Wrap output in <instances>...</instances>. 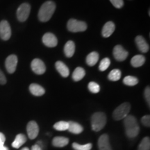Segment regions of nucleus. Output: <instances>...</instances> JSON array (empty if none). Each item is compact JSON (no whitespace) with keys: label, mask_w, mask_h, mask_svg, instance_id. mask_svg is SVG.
<instances>
[{"label":"nucleus","mask_w":150,"mask_h":150,"mask_svg":"<svg viewBox=\"0 0 150 150\" xmlns=\"http://www.w3.org/2000/svg\"><path fill=\"white\" fill-rule=\"evenodd\" d=\"M42 42L48 47H54L57 45L58 40L53 33H47L43 35Z\"/></svg>","instance_id":"obj_12"},{"label":"nucleus","mask_w":150,"mask_h":150,"mask_svg":"<svg viewBox=\"0 0 150 150\" xmlns=\"http://www.w3.org/2000/svg\"><path fill=\"white\" fill-rule=\"evenodd\" d=\"M18 57L14 54L8 56L6 58L5 62V66L8 73L13 74V73L15 72V71L16 70L17 65H18Z\"/></svg>","instance_id":"obj_9"},{"label":"nucleus","mask_w":150,"mask_h":150,"mask_svg":"<svg viewBox=\"0 0 150 150\" xmlns=\"http://www.w3.org/2000/svg\"><path fill=\"white\" fill-rule=\"evenodd\" d=\"M88 89L92 93H98L100 91V87H99V84L95 82L91 81L88 84Z\"/></svg>","instance_id":"obj_31"},{"label":"nucleus","mask_w":150,"mask_h":150,"mask_svg":"<svg viewBox=\"0 0 150 150\" xmlns=\"http://www.w3.org/2000/svg\"><path fill=\"white\" fill-rule=\"evenodd\" d=\"M108 79L112 81H117L121 78V72L118 69H114L110 71L108 76Z\"/></svg>","instance_id":"obj_25"},{"label":"nucleus","mask_w":150,"mask_h":150,"mask_svg":"<svg viewBox=\"0 0 150 150\" xmlns=\"http://www.w3.org/2000/svg\"><path fill=\"white\" fill-rule=\"evenodd\" d=\"M21 150H29V149L28 147H24V148H23V149H21Z\"/></svg>","instance_id":"obj_39"},{"label":"nucleus","mask_w":150,"mask_h":150,"mask_svg":"<svg viewBox=\"0 0 150 150\" xmlns=\"http://www.w3.org/2000/svg\"><path fill=\"white\" fill-rule=\"evenodd\" d=\"M131 110V105L129 103L125 102L117 106L112 112V117L115 120H121L129 115Z\"/></svg>","instance_id":"obj_4"},{"label":"nucleus","mask_w":150,"mask_h":150,"mask_svg":"<svg viewBox=\"0 0 150 150\" xmlns=\"http://www.w3.org/2000/svg\"><path fill=\"white\" fill-rule=\"evenodd\" d=\"M123 83L125 85L129 86H136L138 83V79L136 77L133 76H127L126 77L124 78Z\"/></svg>","instance_id":"obj_26"},{"label":"nucleus","mask_w":150,"mask_h":150,"mask_svg":"<svg viewBox=\"0 0 150 150\" xmlns=\"http://www.w3.org/2000/svg\"><path fill=\"white\" fill-rule=\"evenodd\" d=\"M29 91L35 96H42L45 93V91L42 86L36 83H32L29 86Z\"/></svg>","instance_id":"obj_18"},{"label":"nucleus","mask_w":150,"mask_h":150,"mask_svg":"<svg viewBox=\"0 0 150 150\" xmlns=\"http://www.w3.org/2000/svg\"><path fill=\"white\" fill-rule=\"evenodd\" d=\"M115 29V26L114 23L111 21H109L106 22L104 24V27L102 29V34L103 37L104 38H108L112 34V33L114 32Z\"/></svg>","instance_id":"obj_15"},{"label":"nucleus","mask_w":150,"mask_h":150,"mask_svg":"<svg viewBox=\"0 0 150 150\" xmlns=\"http://www.w3.org/2000/svg\"><path fill=\"white\" fill-rule=\"evenodd\" d=\"M99 150H112L107 134H103L98 140Z\"/></svg>","instance_id":"obj_13"},{"label":"nucleus","mask_w":150,"mask_h":150,"mask_svg":"<svg viewBox=\"0 0 150 150\" xmlns=\"http://www.w3.org/2000/svg\"><path fill=\"white\" fill-rule=\"evenodd\" d=\"M110 59L108 58H104V59L102 60V61L100 62V64L99 65V70L102 71V72L106 70L108 68V67L110 66Z\"/></svg>","instance_id":"obj_30"},{"label":"nucleus","mask_w":150,"mask_h":150,"mask_svg":"<svg viewBox=\"0 0 150 150\" xmlns=\"http://www.w3.org/2000/svg\"><path fill=\"white\" fill-rule=\"evenodd\" d=\"M93 147L91 143H88L86 145H80V144L74 142L72 144V147L74 150H91Z\"/></svg>","instance_id":"obj_29"},{"label":"nucleus","mask_w":150,"mask_h":150,"mask_svg":"<svg viewBox=\"0 0 150 150\" xmlns=\"http://www.w3.org/2000/svg\"><path fill=\"white\" fill-rule=\"evenodd\" d=\"M31 150H42V149H41V147L38 145H35L32 146Z\"/></svg>","instance_id":"obj_37"},{"label":"nucleus","mask_w":150,"mask_h":150,"mask_svg":"<svg viewBox=\"0 0 150 150\" xmlns=\"http://www.w3.org/2000/svg\"><path fill=\"white\" fill-rule=\"evenodd\" d=\"M31 67L33 72L38 75L44 74L46 71V66L44 62L39 59H33L31 62Z\"/></svg>","instance_id":"obj_8"},{"label":"nucleus","mask_w":150,"mask_h":150,"mask_svg":"<svg viewBox=\"0 0 150 150\" xmlns=\"http://www.w3.org/2000/svg\"><path fill=\"white\" fill-rule=\"evenodd\" d=\"M113 56L118 61H123L127 59L129 55L128 52L124 49L121 45H116L113 49Z\"/></svg>","instance_id":"obj_10"},{"label":"nucleus","mask_w":150,"mask_h":150,"mask_svg":"<svg viewBox=\"0 0 150 150\" xmlns=\"http://www.w3.org/2000/svg\"><path fill=\"white\" fill-rule=\"evenodd\" d=\"M67 29L71 32H83L87 29V24L83 21H79L74 19H70L67 22Z\"/></svg>","instance_id":"obj_5"},{"label":"nucleus","mask_w":150,"mask_h":150,"mask_svg":"<svg viewBox=\"0 0 150 150\" xmlns=\"http://www.w3.org/2000/svg\"><path fill=\"white\" fill-rule=\"evenodd\" d=\"M70 132L74 134H79L83 130V127L81 125L78 124L77 122H75L73 121L68 122V129H67Z\"/></svg>","instance_id":"obj_17"},{"label":"nucleus","mask_w":150,"mask_h":150,"mask_svg":"<svg viewBox=\"0 0 150 150\" xmlns=\"http://www.w3.org/2000/svg\"><path fill=\"white\" fill-rule=\"evenodd\" d=\"M75 52L74 42L72 40H69L66 42L64 47V53L67 57L70 58L74 55Z\"/></svg>","instance_id":"obj_19"},{"label":"nucleus","mask_w":150,"mask_h":150,"mask_svg":"<svg viewBox=\"0 0 150 150\" xmlns=\"http://www.w3.org/2000/svg\"><path fill=\"white\" fill-rule=\"evenodd\" d=\"M150 149V139L149 137L144 138L140 142L138 146V150H149Z\"/></svg>","instance_id":"obj_27"},{"label":"nucleus","mask_w":150,"mask_h":150,"mask_svg":"<svg viewBox=\"0 0 150 150\" xmlns=\"http://www.w3.org/2000/svg\"><path fill=\"white\" fill-rule=\"evenodd\" d=\"M110 1L116 8H121L124 6L123 0H110Z\"/></svg>","instance_id":"obj_32"},{"label":"nucleus","mask_w":150,"mask_h":150,"mask_svg":"<svg viewBox=\"0 0 150 150\" xmlns=\"http://www.w3.org/2000/svg\"><path fill=\"white\" fill-rule=\"evenodd\" d=\"M86 75V72L83 68L78 67L75 69L72 74V79L74 81H79Z\"/></svg>","instance_id":"obj_24"},{"label":"nucleus","mask_w":150,"mask_h":150,"mask_svg":"<svg viewBox=\"0 0 150 150\" xmlns=\"http://www.w3.org/2000/svg\"><path fill=\"white\" fill-rule=\"evenodd\" d=\"M135 40H136V45L140 52H142V53H147L149 51V46L143 37L141 36V35H138L136 38Z\"/></svg>","instance_id":"obj_14"},{"label":"nucleus","mask_w":150,"mask_h":150,"mask_svg":"<svg viewBox=\"0 0 150 150\" xmlns=\"http://www.w3.org/2000/svg\"><path fill=\"white\" fill-rule=\"evenodd\" d=\"M0 150H8V149L4 145H0Z\"/></svg>","instance_id":"obj_38"},{"label":"nucleus","mask_w":150,"mask_h":150,"mask_svg":"<svg viewBox=\"0 0 150 150\" xmlns=\"http://www.w3.org/2000/svg\"><path fill=\"white\" fill-rule=\"evenodd\" d=\"M145 97L146 99V102H147L148 106H150V89L149 86H147L145 90Z\"/></svg>","instance_id":"obj_34"},{"label":"nucleus","mask_w":150,"mask_h":150,"mask_svg":"<svg viewBox=\"0 0 150 150\" xmlns=\"http://www.w3.org/2000/svg\"><path fill=\"white\" fill-rule=\"evenodd\" d=\"M99 60V54L96 52H93L90 53L86 57V63L89 66H94L96 65Z\"/></svg>","instance_id":"obj_23"},{"label":"nucleus","mask_w":150,"mask_h":150,"mask_svg":"<svg viewBox=\"0 0 150 150\" xmlns=\"http://www.w3.org/2000/svg\"><path fill=\"white\" fill-rule=\"evenodd\" d=\"M30 11H31V6L27 3L22 4L18 7L17 10V18L20 22H25L29 18Z\"/></svg>","instance_id":"obj_6"},{"label":"nucleus","mask_w":150,"mask_h":150,"mask_svg":"<svg viewBox=\"0 0 150 150\" xmlns=\"http://www.w3.org/2000/svg\"><path fill=\"white\" fill-rule=\"evenodd\" d=\"M106 124V116L104 112H97L91 117L92 129L95 131H99L104 128Z\"/></svg>","instance_id":"obj_3"},{"label":"nucleus","mask_w":150,"mask_h":150,"mask_svg":"<svg viewBox=\"0 0 150 150\" xmlns=\"http://www.w3.org/2000/svg\"><path fill=\"white\" fill-rule=\"evenodd\" d=\"M28 136L30 139L33 140L36 138L39 133V127L35 121H30L27 126Z\"/></svg>","instance_id":"obj_11"},{"label":"nucleus","mask_w":150,"mask_h":150,"mask_svg":"<svg viewBox=\"0 0 150 150\" xmlns=\"http://www.w3.org/2000/svg\"><path fill=\"white\" fill-rule=\"evenodd\" d=\"M141 122L143 124L144 126L149 127L150 126V117L149 115H145L141 118Z\"/></svg>","instance_id":"obj_33"},{"label":"nucleus","mask_w":150,"mask_h":150,"mask_svg":"<svg viewBox=\"0 0 150 150\" xmlns=\"http://www.w3.org/2000/svg\"><path fill=\"white\" fill-rule=\"evenodd\" d=\"M6 140L5 136L2 133L0 132V145H4Z\"/></svg>","instance_id":"obj_36"},{"label":"nucleus","mask_w":150,"mask_h":150,"mask_svg":"<svg viewBox=\"0 0 150 150\" xmlns=\"http://www.w3.org/2000/svg\"><path fill=\"white\" fill-rule=\"evenodd\" d=\"M6 83V79L2 71L0 70V84L4 85V84H5Z\"/></svg>","instance_id":"obj_35"},{"label":"nucleus","mask_w":150,"mask_h":150,"mask_svg":"<svg viewBox=\"0 0 150 150\" xmlns=\"http://www.w3.org/2000/svg\"><path fill=\"white\" fill-rule=\"evenodd\" d=\"M69 143V139L65 137H55L52 140V145L56 147H63Z\"/></svg>","instance_id":"obj_20"},{"label":"nucleus","mask_w":150,"mask_h":150,"mask_svg":"<svg viewBox=\"0 0 150 150\" xmlns=\"http://www.w3.org/2000/svg\"><path fill=\"white\" fill-rule=\"evenodd\" d=\"M124 125L127 136L130 138L138 136L140 131V127L137 122L136 118L134 115H128L124 118Z\"/></svg>","instance_id":"obj_1"},{"label":"nucleus","mask_w":150,"mask_h":150,"mask_svg":"<svg viewBox=\"0 0 150 150\" xmlns=\"http://www.w3.org/2000/svg\"><path fill=\"white\" fill-rule=\"evenodd\" d=\"M145 58L142 55H136L131 60V64L134 67H139L145 63Z\"/></svg>","instance_id":"obj_22"},{"label":"nucleus","mask_w":150,"mask_h":150,"mask_svg":"<svg viewBox=\"0 0 150 150\" xmlns=\"http://www.w3.org/2000/svg\"><path fill=\"white\" fill-rule=\"evenodd\" d=\"M11 36V29L10 24L6 20L0 22V38L4 40H8Z\"/></svg>","instance_id":"obj_7"},{"label":"nucleus","mask_w":150,"mask_h":150,"mask_svg":"<svg viewBox=\"0 0 150 150\" xmlns=\"http://www.w3.org/2000/svg\"><path fill=\"white\" fill-rule=\"evenodd\" d=\"M56 69L63 77H67L70 74V70L66 65L62 61H57L55 64Z\"/></svg>","instance_id":"obj_16"},{"label":"nucleus","mask_w":150,"mask_h":150,"mask_svg":"<svg viewBox=\"0 0 150 150\" xmlns=\"http://www.w3.org/2000/svg\"><path fill=\"white\" fill-rule=\"evenodd\" d=\"M54 128L57 131H65L68 129V122L60 121L54 125Z\"/></svg>","instance_id":"obj_28"},{"label":"nucleus","mask_w":150,"mask_h":150,"mask_svg":"<svg viewBox=\"0 0 150 150\" xmlns=\"http://www.w3.org/2000/svg\"><path fill=\"white\" fill-rule=\"evenodd\" d=\"M56 9V4L54 1H47L41 6L38 12V18L40 21L45 22L51 19Z\"/></svg>","instance_id":"obj_2"},{"label":"nucleus","mask_w":150,"mask_h":150,"mask_svg":"<svg viewBox=\"0 0 150 150\" xmlns=\"http://www.w3.org/2000/svg\"><path fill=\"white\" fill-rule=\"evenodd\" d=\"M27 141V137L24 136V134H20L17 135L16 137V139L12 143V147L16 148V149H18L21 146L24 144Z\"/></svg>","instance_id":"obj_21"}]
</instances>
